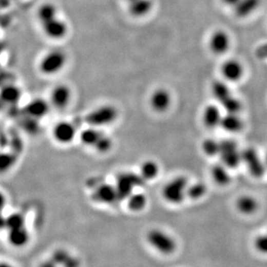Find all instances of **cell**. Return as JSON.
Returning a JSON list of instances; mask_svg holds the SVG:
<instances>
[{
  "mask_svg": "<svg viewBox=\"0 0 267 267\" xmlns=\"http://www.w3.org/2000/svg\"><path fill=\"white\" fill-rule=\"evenodd\" d=\"M44 30L47 35L52 39H61L67 32V25L62 20L55 17L49 22L43 24Z\"/></svg>",
  "mask_w": 267,
  "mask_h": 267,
  "instance_id": "obj_14",
  "label": "cell"
},
{
  "mask_svg": "<svg viewBox=\"0 0 267 267\" xmlns=\"http://www.w3.org/2000/svg\"><path fill=\"white\" fill-rule=\"evenodd\" d=\"M236 206L239 211L244 215L254 214L258 207V203L254 197L250 196H242L236 202Z\"/></svg>",
  "mask_w": 267,
  "mask_h": 267,
  "instance_id": "obj_21",
  "label": "cell"
},
{
  "mask_svg": "<svg viewBox=\"0 0 267 267\" xmlns=\"http://www.w3.org/2000/svg\"><path fill=\"white\" fill-rule=\"evenodd\" d=\"M65 55L63 52L55 50L50 52L42 61L40 68L44 74H55L63 68L65 63Z\"/></svg>",
  "mask_w": 267,
  "mask_h": 267,
  "instance_id": "obj_7",
  "label": "cell"
},
{
  "mask_svg": "<svg viewBox=\"0 0 267 267\" xmlns=\"http://www.w3.org/2000/svg\"><path fill=\"white\" fill-rule=\"evenodd\" d=\"M53 134L58 142L62 144H68L74 139L75 128L71 123L60 122L55 126Z\"/></svg>",
  "mask_w": 267,
  "mask_h": 267,
  "instance_id": "obj_11",
  "label": "cell"
},
{
  "mask_svg": "<svg viewBox=\"0 0 267 267\" xmlns=\"http://www.w3.org/2000/svg\"><path fill=\"white\" fill-rule=\"evenodd\" d=\"M129 2L131 3V2H134V1H135V0H128Z\"/></svg>",
  "mask_w": 267,
  "mask_h": 267,
  "instance_id": "obj_43",
  "label": "cell"
},
{
  "mask_svg": "<svg viewBox=\"0 0 267 267\" xmlns=\"http://www.w3.org/2000/svg\"><path fill=\"white\" fill-rule=\"evenodd\" d=\"M20 97H21V92L13 85H7L4 87L1 92L2 101L6 103L16 104L20 101Z\"/></svg>",
  "mask_w": 267,
  "mask_h": 267,
  "instance_id": "obj_24",
  "label": "cell"
},
{
  "mask_svg": "<svg viewBox=\"0 0 267 267\" xmlns=\"http://www.w3.org/2000/svg\"><path fill=\"white\" fill-rule=\"evenodd\" d=\"M127 199L129 208L135 212L143 209L146 205V197L143 194H131Z\"/></svg>",
  "mask_w": 267,
  "mask_h": 267,
  "instance_id": "obj_28",
  "label": "cell"
},
{
  "mask_svg": "<svg viewBox=\"0 0 267 267\" xmlns=\"http://www.w3.org/2000/svg\"><path fill=\"white\" fill-rule=\"evenodd\" d=\"M70 256L67 252L64 250H58L55 251L52 257V261L55 263L56 264H60V265H65L68 263V260L70 259Z\"/></svg>",
  "mask_w": 267,
  "mask_h": 267,
  "instance_id": "obj_34",
  "label": "cell"
},
{
  "mask_svg": "<svg viewBox=\"0 0 267 267\" xmlns=\"http://www.w3.org/2000/svg\"><path fill=\"white\" fill-rule=\"evenodd\" d=\"M221 106H223L224 109L226 110L227 113H235L238 115L240 110L242 108V104L238 99L234 96H230L227 100L221 103Z\"/></svg>",
  "mask_w": 267,
  "mask_h": 267,
  "instance_id": "obj_32",
  "label": "cell"
},
{
  "mask_svg": "<svg viewBox=\"0 0 267 267\" xmlns=\"http://www.w3.org/2000/svg\"><path fill=\"white\" fill-rule=\"evenodd\" d=\"M170 101L171 99L168 91L158 89L153 93L150 98V105L157 112H163L169 108Z\"/></svg>",
  "mask_w": 267,
  "mask_h": 267,
  "instance_id": "obj_12",
  "label": "cell"
},
{
  "mask_svg": "<svg viewBox=\"0 0 267 267\" xmlns=\"http://www.w3.org/2000/svg\"><path fill=\"white\" fill-rule=\"evenodd\" d=\"M242 162L245 164L249 172L254 177H261L265 171V165L259 158L254 148H246L241 151Z\"/></svg>",
  "mask_w": 267,
  "mask_h": 267,
  "instance_id": "obj_6",
  "label": "cell"
},
{
  "mask_svg": "<svg viewBox=\"0 0 267 267\" xmlns=\"http://www.w3.org/2000/svg\"><path fill=\"white\" fill-rule=\"evenodd\" d=\"M152 7L150 0H135L130 3V12L134 16H141L150 11Z\"/></svg>",
  "mask_w": 267,
  "mask_h": 267,
  "instance_id": "obj_23",
  "label": "cell"
},
{
  "mask_svg": "<svg viewBox=\"0 0 267 267\" xmlns=\"http://www.w3.org/2000/svg\"><path fill=\"white\" fill-rule=\"evenodd\" d=\"M93 198L94 201L101 203H112L119 199L116 187L106 183H101L98 187H96V190L93 192Z\"/></svg>",
  "mask_w": 267,
  "mask_h": 267,
  "instance_id": "obj_9",
  "label": "cell"
},
{
  "mask_svg": "<svg viewBox=\"0 0 267 267\" xmlns=\"http://www.w3.org/2000/svg\"><path fill=\"white\" fill-rule=\"evenodd\" d=\"M112 147V141L108 137L105 136L102 134L101 139H99L97 144L94 145V148L100 152H106Z\"/></svg>",
  "mask_w": 267,
  "mask_h": 267,
  "instance_id": "obj_35",
  "label": "cell"
},
{
  "mask_svg": "<svg viewBox=\"0 0 267 267\" xmlns=\"http://www.w3.org/2000/svg\"><path fill=\"white\" fill-rule=\"evenodd\" d=\"M209 48L216 55H222L227 51L230 46L229 35L223 30H216L209 39Z\"/></svg>",
  "mask_w": 267,
  "mask_h": 267,
  "instance_id": "obj_8",
  "label": "cell"
},
{
  "mask_svg": "<svg viewBox=\"0 0 267 267\" xmlns=\"http://www.w3.org/2000/svg\"><path fill=\"white\" fill-rule=\"evenodd\" d=\"M213 96L220 102L223 103L224 101L232 96L231 91L229 89L228 86L225 82L221 81H216L213 82L212 87Z\"/></svg>",
  "mask_w": 267,
  "mask_h": 267,
  "instance_id": "obj_22",
  "label": "cell"
},
{
  "mask_svg": "<svg viewBox=\"0 0 267 267\" xmlns=\"http://www.w3.org/2000/svg\"><path fill=\"white\" fill-rule=\"evenodd\" d=\"M102 134L97 131L96 129L89 128L86 129L85 131H82L81 134V140L82 143L86 145H91L93 146L97 144L99 139H101Z\"/></svg>",
  "mask_w": 267,
  "mask_h": 267,
  "instance_id": "obj_26",
  "label": "cell"
},
{
  "mask_svg": "<svg viewBox=\"0 0 267 267\" xmlns=\"http://www.w3.org/2000/svg\"><path fill=\"white\" fill-rule=\"evenodd\" d=\"M0 267H13L11 264H7V263H2Z\"/></svg>",
  "mask_w": 267,
  "mask_h": 267,
  "instance_id": "obj_41",
  "label": "cell"
},
{
  "mask_svg": "<svg viewBox=\"0 0 267 267\" xmlns=\"http://www.w3.org/2000/svg\"><path fill=\"white\" fill-rule=\"evenodd\" d=\"M257 55L261 58H267V44L262 45L259 49L257 50Z\"/></svg>",
  "mask_w": 267,
  "mask_h": 267,
  "instance_id": "obj_38",
  "label": "cell"
},
{
  "mask_svg": "<svg viewBox=\"0 0 267 267\" xmlns=\"http://www.w3.org/2000/svg\"><path fill=\"white\" fill-rule=\"evenodd\" d=\"M9 242L16 247H21L29 241V234L25 226L9 230Z\"/></svg>",
  "mask_w": 267,
  "mask_h": 267,
  "instance_id": "obj_19",
  "label": "cell"
},
{
  "mask_svg": "<svg viewBox=\"0 0 267 267\" xmlns=\"http://www.w3.org/2000/svg\"><path fill=\"white\" fill-rule=\"evenodd\" d=\"M117 118L113 106H103L96 108L86 116V121L92 126H102L112 123Z\"/></svg>",
  "mask_w": 267,
  "mask_h": 267,
  "instance_id": "obj_5",
  "label": "cell"
},
{
  "mask_svg": "<svg viewBox=\"0 0 267 267\" xmlns=\"http://www.w3.org/2000/svg\"><path fill=\"white\" fill-rule=\"evenodd\" d=\"M220 146H221L220 142L216 141L213 139H205L202 145V150L204 151L206 155L209 156V157L219 155Z\"/></svg>",
  "mask_w": 267,
  "mask_h": 267,
  "instance_id": "obj_31",
  "label": "cell"
},
{
  "mask_svg": "<svg viewBox=\"0 0 267 267\" xmlns=\"http://www.w3.org/2000/svg\"><path fill=\"white\" fill-rule=\"evenodd\" d=\"M148 242L162 254H170L176 250L177 244L169 235L159 229H152L147 235Z\"/></svg>",
  "mask_w": 267,
  "mask_h": 267,
  "instance_id": "obj_3",
  "label": "cell"
},
{
  "mask_svg": "<svg viewBox=\"0 0 267 267\" xmlns=\"http://www.w3.org/2000/svg\"><path fill=\"white\" fill-rule=\"evenodd\" d=\"M254 246L259 253L267 254V235H259L254 240Z\"/></svg>",
  "mask_w": 267,
  "mask_h": 267,
  "instance_id": "obj_36",
  "label": "cell"
},
{
  "mask_svg": "<svg viewBox=\"0 0 267 267\" xmlns=\"http://www.w3.org/2000/svg\"><path fill=\"white\" fill-rule=\"evenodd\" d=\"M244 68L240 62L230 59L225 62L221 67V74L229 82H237L243 77Z\"/></svg>",
  "mask_w": 267,
  "mask_h": 267,
  "instance_id": "obj_10",
  "label": "cell"
},
{
  "mask_svg": "<svg viewBox=\"0 0 267 267\" xmlns=\"http://www.w3.org/2000/svg\"><path fill=\"white\" fill-rule=\"evenodd\" d=\"M207 192V187L204 183H194L192 185L188 186L187 188V196L192 200L200 199L203 197Z\"/></svg>",
  "mask_w": 267,
  "mask_h": 267,
  "instance_id": "obj_30",
  "label": "cell"
},
{
  "mask_svg": "<svg viewBox=\"0 0 267 267\" xmlns=\"http://www.w3.org/2000/svg\"><path fill=\"white\" fill-rule=\"evenodd\" d=\"M2 225L9 230L25 226V217L20 213H14L6 219L2 220Z\"/></svg>",
  "mask_w": 267,
  "mask_h": 267,
  "instance_id": "obj_27",
  "label": "cell"
},
{
  "mask_svg": "<svg viewBox=\"0 0 267 267\" xmlns=\"http://www.w3.org/2000/svg\"><path fill=\"white\" fill-rule=\"evenodd\" d=\"M28 118H29V119H27V120H25V122H24L25 129L26 131H29V132L35 134V132L39 131V124L35 121L36 119L29 117V116H28Z\"/></svg>",
  "mask_w": 267,
  "mask_h": 267,
  "instance_id": "obj_37",
  "label": "cell"
},
{
  "mask_svg": "<svg viewBox=\"0 0 267 267\" xmlns=\"http://www.w3.org/2000/svg\"><path fill=\"white\" fill-rule=\"evenodd\" d=\"M220 153L222 164L230 169H235L242 162L241 151L238 149L237 144L231 139H225L220 142Z\"/></svg>",
  "mask_w": 267,
  "mask_h": 267,
  "instance_id": "obj_2",
  "label": "cell"
},
{
  "mask_svg": "<svg viewBox=\"0 0 267 267\" xmlns=\"http://www.w3.org/2000/svg\"><path fill=\"white\" fill-rule=\"evenodd\" d=\"M221 111L217 106L215 105H209L206 106L203 115H202V120L205 126L208 128H215L218 126H221V120H222Z\"/></svg>",
  "mask_w": 267,
  "mask_h": 267,
  "instance_id": "obj_13",
  "label": "cell"
},
{
  "mask_svg": "<svg viewBox=\"0 0 267 267\" xmlns=\"http://www.w3.org/2000/svg\"><path fill=\"white\" fill-rule=\"evenodd\" d=\"M145 179L141 176H137L134 173H124L119 176L116 184L118 197L123 200L128 198L136 186L141 185Z\"/></svg>",
  "mask_w": 267,
  "mask_h": 267,
  "instance_id": "obj_4",
  "label": "cell"
},
{
  "mask_svg": "<svg viewBox=\"0 0 267 267\" xmlns=\"http://www.w3.org/2000/svg\"><path fill=\"white\" fill-rule=\"evenodd\" d=\"M221 126L225 131L235 134L242 130L243 121L238 115L226 113V115L222 117Z\"/></svg>",
  "mask_w": 267,
  "mask_h": 267,
  "instance_id": "obj_17",
  "label": "cell"
},
{
  "mask_svg": "<svg viewBox=\"0 0 267 267\" xmlns=\"http://www.w3.org/2000/svg\"><path fill=\"white\" fill-rule=\"evenodd\" d=\"M213 180L221 186H226L230 182V175L223 164H216L211 169Z\"/></svg>",
  "mask_w": 267,
  "mask_h": 267,
  "instance_id": "obj_20",
  "label": "cell"
},
{
  "mask_svg": "<svg viewBox=\"0 0 267 267\" xmlns=\"http://www.w3.org/2000/svg\"><path fill=\"white\" fill-rule=\"evenodd\" d=\"M264 165H265V169H267V154L266 157H265V164H264Z\"/></svg>",
  "mask_w": 267,
  "mask_h": 267,
  "instance_id": "obj_42",
  "label": "cell"
},
{
  "mask_svg": "<svg viewBox=\"0 0 267 267\" xmlns=\"http://www.w3.org/2000/svg\"><path fill=\"white\" fill-rule=\"evenodd\" d=\"M70 99V90L68 87L61 85L55 87L51 94L52 103L58 108H63L68 105Z\"/></svg>",
  "mask_w": 267,
  "mask_h": 267,
  "instance_id": "obj_16",
  "label": "cell"
},
{
  "mask_svg": "<svg viewBox=\"0 0 267 267\" xmlns=\"http://www.w3.org/2000/svg\"><path fill=\"white\" fill-rule=\"evenodd\" d=\"M260 5V0H240L235 6V15L239 17H245L256 11Z\"/></svg>",
  "mask_w": 267,
  "mask_h": 267,
  "instance_id": "obj_18",
  "label": "cell"
},
{
  "mask_svg": "<svg viewBox=\"0 0 267 267\" xmlns=\"http://www.w3.org/2000/svg\"><path fill=\"white\" fill-rule=\"evenodd\" d=\"M159 167L154 161H146L142 164L141 176L145 181L152 180L158 175Z\"/></svg>",
  "mask_w": 267,
  "mask_h": 267,
  "instance_id": "obj_25",
  "label": "cell"
},
{
  "mask_svg": "<svg viewBox=\"0 0 267 267\" xmlns=\"http://www.w3.org/2000/svg\"><path fill=\"white\" fill-rule=\"evenodd\" d=\"M222 3L226 6H230L232 8H235V6H237L238 3L240 2V0H221Z\"/></svg>",
  "mask_w": 267,
  "mask_h": 267,
  "instance_id": "obj_39",
  "label": "cell"
},
{
  "mask_svg": "<svg viewBox=\"0 0 267 267\" xmlns=\"http://www.w3.org/2000/svg\"><path fill=\"white\" fill-rule=\"evenodd\" d=\"M16 162V156L12 153H3L0 158V169L2 171L10 169Z\"/></svg>",
  "mask_w": 267,
  "mask_h": 267,
  "instance_id": "obj_33",
  "label": "cell"
},
{
  "mask_svg": "<svg viewBox=\"0 0 267 267\" xmlns=\"http://www.w3.org/2000/svg\"><path fill=\"white\" fill-rule=\"evenodd\" d=\"M39 20L43 24L49 22L56 17V10L55 6L50 4L42 6L39 11Z\"/></svg>",
  "mask_w": 267,
  "mask_h": 267,
  "instance_id": "obj_29",
  "label": "cell"
},
{
  "mask_svg": "<svg viewBox=\"0 0 267 267\" xmlns=\"http://www.w3.org/2000/svg\"><path fill=\"white\" fill-rule=\"evenodd\" d=\"M26 115L29 117L39 119L44 117L49 111V106L46 101L41 99H36L34 101H30L27 106H25V109Z\"/></svg>",
  "mask_w": 267,
  "mask_h": 267,
  "instance_id": "obj_15",
  "label": "cell"
},
{
  "mask_svg": "<svg viewBox=\"0 0 267 267\" xmlns=\"http://www.w3.org/2000/svg\"><path fill=\"white\" fill-rule=\"evenodd\" d=\"M188 181L184 177H177L167 183L163 189V197L167 202L178 204L187 195Z\"/></svg>",
  "mask_w": 267,
  "mask_h": 267,
  "instance_id": "obj_1",
  "label": "cell"
},
{
  "mask_svg": "<svg viewBox=\"0 0 267 267\" xmlns=\"http://www.w3.org/2000/svg\"><path fill=\"white\" fill-rule=\"evenodd\" d=\"M41 267H56V264L51 260V261L45 262L42 264Z\"/></svg>",
  "mask_w": 267,
  "mask_h": 267,
  "instance_id": "obj_40",
  "label": "cell"
}]
</instances>
